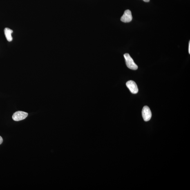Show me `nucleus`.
<instances>
[{
  "mask_svg": "<svg viewBox=\"0 0 190 190\" xmlns=\"http://www.w3.org/2000/svg\"><path fill=\"white\" fill-rule=\"evenodd\" d=\"M124 56L125 59L126 66L128 68L133 70H137L138 69V66L134 62L133 59L130 57L129 54H125Z\"/></svg>",
  "mask_w": 190,
  "mask_h": 190,
  "instance_id": "obj_1",
  "label": "nucleus"
},
{
  "mask_svg": "<svg viewBox=\"0 0 190 190\" xmlns=\"http://www.w3.org/2000/svg\"><path fill=\"white\" fill-rule=\"evenodd\" d=\"M28 113L25 112L19 111L16 112L12 116V119L14 121H19L24 120L28 116Z\"/></svg>",
  "mask_w": 190,
  "mask_h": 190,
  "instance_id": "obj_2",
  "label": "nucleus"
},
{
  "mask_svg": "<svg viewBox=\"0 0 190 190\" xmlns=\"http://www.w3.org/2000/svg\"><path fill=\"white\" fill-rule=\"evenodd\" d=\"M142 115L144 120L146 122L150 120L152 116V113L149 107L144 106L142 110Z\"/></svg>",
  "mask_w": 190,
  "mask_h": 190,
  "instance_id": "obj_3",
  "label": "nucleus"
},
{
  "mask_svg": "<svg viewBox=\"0 0 190 190\" xmlns=\"http://www.w3.org/2000/svg\"><path fill=\"white\" fill-rule=\"evenodd\" d=\"M126 85L132 93L136 94L138 93V86L135 81L132 80L128 81L126 82Z\"/></svg>",
  "mask_w": 190,
  "mask_h": 190,
  "instance_id": "obj_4",
  "label": "nucleus"
},
{
  "mask_svg": "<svg viewBox=\"0 0 190 190\" xmlns=\"http://www.w3.org/2000/svg\"><path fill=\"white\" fill-rule=\"evenodd\" d=\"M133 19L131 11L127 10L124 12L123 15L121 18V21L124 23L130 22Z\"/></svg>",
  "mask_w": 190,
  "mask_h": 190,
  "instance_id": "obj_5",
  "label": "nucleus"
},
{
  "mask_svg": "<svg viewBox=\"0 0 190 190\" xmlns=\"http://www.w3.org/2000/svg\"><path fill=\"white\" fill-rule=\"evenodd\" d=\"M4 34L6 39L9 42L12 40L13 38L11 34L13 32V30L8 28H5L4 30Z\"/></svg>",
  "mask_w": 190,
  "mask_h": 190,
  "instance_id": "obj_6",
  "label": "nucleus"
},
{
  "mask_svg": "<svg viewBox=\"0 0 190 190\" xmlns=\"http://www.w3.org/2000/svg\"><path fill=\"white\" fill-rule=\"evenodd\" d=\"M3 142V139L2 137L0 136V145L2 144Z\"/></svg>",
  "mask_w": 190,
  "mask_h": 190,
  "instance_id": "obj_7",
  "label": "nucleus"
},
{
  "mask_svg": "<svg viewBox=\"0 0 190 190\" xmlns=\"http://www.w3.org/2000/svg\"><path fill=\"white\" fill-rule=\"evenodd\" d=\"M189 53L190 54V41L189 42Z\"/></svg>",
  "mask_w": 190,
  "mask_h": 190,
  "instance_id": "obj_8",
  "label": "nucleus"
},
{
  "mask_svg": "<svg viewBox=\"0 0 190 190\" xmlns=\"http://www.w3.org/2000/svg\"><path fill=\"white\" fill-rule=\"evenodd\" d=\"M145 2H148L150 1V0H143Z\"/></svg>",
  "mask_w": 190,
  "mask_h": 190,
  "instance_id": "obj_9",
  "label": "nucleus"
}]
</instances>
